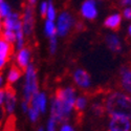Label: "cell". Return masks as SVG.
<instances>
[{"mask_svg": "<svg viewBox=\"0 0 131 131\" xmlns=\"http://www.w3.org/2000/svg\"><path fill=\"white\" fill-rule=\"evenodd\" d=\"M77 99V90L72 86L60 87L56 90L50 104V116L58 123H65L71 116Z\"/></svg>", "mask_w": 131, "mask_h": 131, "instance_id": "6da1fadb", "label": "cell"}, {"mask_svg": "<svg viewBox=\"0 0 131 131\" xmlns=\"http://www.w3.org/2000/svg\"><path fill=\"white\" fill-rule=\"evenodd\" d=\"M103 102L105 112L109 116H124L131 119V96L122 89L108 91Z\"/></svg>", "mask_w": 131, "mask_h": 131, "instance_id": "7a4b0ae2", "label": "cell"}, {"mask_svg": "<svg viewBox=\"0 0 131 131\" xmlns=\"http://www.w3.org/2000/svg\"><path fill=\"white\" fill-rule=\"evenodd\" d=\"M25 79L23 84V101L29 103L31 96L39 91L38 74L34 64H29L25 68Z\"/></svg>", "mask_w": 131, "mask_h": 131, "instance_id": "3957f363", "label": "cell"}, {"mask_svg": "<svg viewBox=\"0 0 131 131\" xmlns=\"http://www.w3.org/2000/svg\"><path fill=\"white\" fill-rule=\"evenodd\" d=\"M74 23L75 21L73 19V16L68 10L61 12L57 17V22H56L58 37H61V38L66 37L72 29V27L74 26Z\"/></svg>", "mask_w": 131, "mask_h": 131, "instance_id": "277c9868", "label": "cell"}, {"mask_svg": "<svg viewBox=\"0 0 131 131\" xmlns=\"http://www.w3.org/2000/svg\"><path fill=\"white\" fill-rule=\"evenodd\" d=\"M22 21V29L25 37H31L35 29V10L34 6L26 4L23 8V14L21 16Z\"/></svg>", "mask_w": 131, "mask_h": 131, "instance_id": "5b68a950", "label": "cell"}, {"mask_svg": "<svg viewBox=\"0 0 131 131\" xmlns=\"http://www.w3.org/2000/svg\"><path fill=\"white\" fill-rule=\"evenodd\" d=\"M80 15L83 19L92 21L99 15V1L97 0H84L80 7Z\"/></svg>", "mask_w": 131, "mask_h": 131, "instance_id": "8992f818", "label": "cell"}, {"mask_svg": "<svg viewBox=\"0 0 131 131\" xmlns=\"http://www.w3.org/2000/svg\"><path fill=\"white\" fill-rule=\"evenodd\" d=\"M72 81L78 88L87 90L91 87V77L89 72L84 68H77L72 72Z\"/></svg>", "mask_w": 131, "mask_h": 131, "instance_id": "52a82bcc", "label": "cell"}, {"mask_svg": "<svg viewBox=\"0 0 131 131\" xmlns=\"http://www.w3.org/2000/svg\"><path fill=\"white\" fill-rule=\"evenodd\" d=\"M107 131H131V119L124 116H110Z\"/></svg>", "mask_w": 131, "mask_h": 131, "instance_id": "ba28073f", "label": "cell"}, {"mask_svg": "<svg viewBox=\"0 0 131 131\" xmlns=\"http://www.w3.org/2000/svg\"><path fill=\"white\" fill-rule=\"evenodd\" d=\"M119 86L121 89L131 96V67L124 65L119 68Z\"/></svg>", "mask_w": 131, "mask_h": 131, "instance_id": "9c48e42d", "label": "cell"}, {"mask_svg": "<svg viewBox=\"0 0 131 131\" xmlns=\"http://www.w3.org/2000/svg\"><path fill=\"white\" fill-rule=\"evenodd\" d=\"M29 106L38 109L40 113H45L47 109V96L45 92L38 91L36 94L32 95L29 101Z\"/></svg>", "mask_w": 131, "mask_h": 131, "instance_id": "30bf717a", "label": "cell"}, {"mask_svg": "<svg viewBox=\"0 0 131 131\" xmlns=\"http://www.w3.org/2000/svg\"><path fill=\"white\" fill-rule=\"evenodd\" d=\"M19 28H22V21H21V16L18 13L12 12L3 19V29L16 31Z\"/></svg>", "mask_w": 131, "mask_h": 131, "instance_id": "8fae6325", "label": "cell"}, {"mask_svg": "<svg viewBox=\"0 0 131 131\" xmlns=\"http://www.w3.org/2000/svg\"><path fill=\"white\" fill-rule=\"evenodd\" d=\"M105 44L109 50L114 53L119 52L123 48V43L121 38L114 32H110V34H107L105 36Z\"/></svg>", "mask_w": 131, "mask_h": 131, "instance_id": "7c38bea8", "label": "cell"}, {"mask_svg": "<svg viewBox=\"0 0 131 131\" xmlns=\"http://www.w3.org/2000/svg\"><path fill=\"white\" fill-rule=\"evenodd\" d=\"M30 57L31 52L28 47L24 46L18 49V52L16 54V65L22 70H25V68L30 64Z\"/></svg>", "mask_w": 131, "mask_h": 131, "instance_id": "4fadbf2b", "label": "cell"}, {"mask_svg": "<svg viewBox=\"0 0 131 131\" xmlns=\"http://www.w3.org/2000/svg\"><path fill=\"white\" fill-rule=\"evenodd\" d=\"M16 104H17L16 92L12 88V86L9 85L5 88V100H4V104H3L5 111L8 114H12L16 109Z\"/></svg>", "mask_w": 131, "mask_h": 131, "instance_id": "5bb4252c", "label": "cell"}, {"mask_svg": "<svg viewBox=\"0 0 131 131\" xmlns=\"http://www.w3.org/2000/svg\"><path fill=\"white\" fill-rule=\"evenodd\" d=\"M123 21L122 14L119 13H113L105 18L104 20V26L110 30H116L119 28Z\"/></svg>", "mask_w": 131, "mask_h": 131, "instance_id": "9a60e30c", "label": "cell"}, {"mask_svg": "<svg viewBox=\"0 0 131 131\" xmlns=\"http://www.w3.org/2000/svg\"><path fill=\"white\" fill-rule=\"evenodd\" d=\"M21 75H22V69L18 67L17 65H13L7 72V78H6L7 84L13 85L21 78Z\"/></svg>", "mask_w": 131, "mask_h": 131, "instance_id": "2e32d148", "label": "cell"}, {"mask_svg": "<svg viewBox=\"0 0 131 131\" xmlns=\"http://www.w3.org/2000/svg\"><path fill=\"white\" fill-rule=\"evenodd\" d=\"M44 32L48 39L53 38V37H58L57 35V26H56V22L51 20H45L44 23Z\"/></svg>", "mask_w": 131, "mask_h": 131, "instance_id": "e0dca14e", "label": "cell"}, {"mask_svg": "<svg viewBox=\"0 0 131 131\" xmlns=\"http://www.w3.org/2000/svg\"><path fill=\"white\" fill-rule=\"evenodd\" d=\"M88 104H89V101H88V97H87V95L81 94V95L77 96V99H75L74 109L78 112H82V111H84L85 109L87 108Z\"/></svg>", "mask_w": 131, "mask_h": 131, "instance_id": "ac0fdd59", "label": "cell"}, {"mask_svg": "<svg viewBox=\"0 0 131 131\" xmlns=\"http://www.w3.org/2000/svg\"><path fill=\"white\" fill-rule=\"evenodd\" d=\"M91 111L92 113L97 116V117H101L104 115L105 112V107H104V102L103 100H96V101H93L91 103Z\"/></svg>", "mask_w": 131, "mask_h": 131, "instance_id": "d6986e66", "label": "cell"}, {"mask_svg": "<svg viewBox=\"0 0 131 131\" xmlns=\"http://www.w3.org/2000/svg\"><path fill=\"white\" fill-rule=\"evenodd\" d=\"M46 19L47 20H51V21H54L57 20V9L53 5V2L52 0H48V7H47V13H46Z\"/></svg>", "mask_w": 131, "mask_h": 131, "instance_id": "ffe728a7", "label": "cell"}, {"mask_svg": "<svg viewBox=\"0 0 131 131\" xmlns=\"http://www.w3.org/2000/svg\"><path fill=\"white\" fill-rule=\"evenodd\" d=\"M1 38H3L5 41H7L10 44H15L16 43V34L14 30H8V29H3L2 34L0 36Z\"/></svg>", "mask_w": 131, "mask_h": 131, "instance_id": "44dd1931", "label": "cell"}, {"mask_svg": "<svg viewBox=\"0 0 131 131\" xmlns=\"http://www.w3.org/2000/svg\"><path fill=\"white\" fill-rule=\"evenodd\" d=\"M12 12L13 10H12V8H10V5L7 2L2 1L1 3H0V17H1L2 19L7 17Z\"/></svg>", "mask_w": 131, "mask_h": 131, "instance_id": "7402d4cb", "label": "cell"}, {"mask_svg": "<svg viewBox=\"0 0 131 131\" xmlns=\"http://www.w3.org/2000/svg\"><path fill=\"white\" fill-rule=\"evenodd\" d=\"M26 113H27V115H28V118L30 119V122H32V123L37 122L38 118H39V116H40V114H41L38 109L31 107V106L28 107V110H27Z\"/></svg>", "mask_w": 131, "mask_h": 131, "instance_id": "603a6c76", "label": "cell"}, {"mask_svg": "<svg viewBox=\"0 0 131 131\" xmlns=\"http://www.w3.org/2000/svg\"><path fill=\"white\" fill-rule=\"evenodd\" d=\"M48 47H49V52L51 54H54L58 49V37H53L48 39Z\"/></svg>", "mask_w": 131, "mask_h": 131, "instance_id": "cb8c5ba5", "label": "cell"}, {"mask_svg": "<svg viewBox=\"0 0 131 131\" xmlns=\"http://www.w3.org/2000/svg\"><path fill=\"white\" fill-rule=\"evenodd\" d=\"M57 127H58V122L54 119L53 117L49 116L47 124H46V131H57Z\"/></svg>", "mask_w": 131, "mask_h": 131, "instance_id": "d4e9b609", "label": "cell"}, {"mask_svg": "<svg viewBox=\"0 0 131 131\" xmlns=\"http://www.w3.org/2000/svg\"><path fill=\"white\" fill-rule=\"evenodd\" d=\"M47 7H48V1H42L39 5V13L42 17H45L47 13Z\"/></svg>", "mask_w": 131, "mask_h": 131, "instance_id": "484cf974", "label": "cell"}, {"mask_svg": "<svg viewBox=\"0 0 131 131\" xmlns=\"http://www.w3.org/2000/svg\"><path fill=\"white\" fill-rule=\"evenodd\" d=\"M122 17L128 21H131V6H124L122 9Z\"/></svg>", "mask_w": 131, "mask_h": 131, "instance_id": "4316f807", "label": "cell"}, {"mask_svg": "<svg viewBox=\"0 0 131 131\" xmlns=\"http://www.w3.org/2000/svg\"><path fill=\"white\" fill-rule=\"evenodd\" d=\"M8 60H9V57L5 56L3 53H0V71H2V69L5 67Z\"/></svg>", "mask_w": 131, "mask_h": 131, "instance_id": "83f0119b", "label": "cell"}, {"mask_svg": "<svg viewBox=\"0 0 131 131\" xmlns=\"http://www.w3.org/2000/svg\"><path fill=\"white\" fill-rule=\"evenodd\" d=\"M59 131H75V129L68 123H63Z\"/></svg>", "mask_w": 131, "mask_h": 131, "instance_id": "f1b7e54d", "label": "cell"}, {"mask_svg": "<svg viewBox=\"0 0 131 131\" xmlns=\"http://www.w3.org/2000/svg\"><path fill=\"white\" fill-rule=\"evenodd\" d=\"M5 100V88H0V106H2L4 104Z\"/></svg>", "mask_w": 131, "mask_h": 131, "instance_id": "f546056e", "label": "cell"}, {"mask_svg": "<svg viewBox=\"0 0 131 131\" xmlns=\"http://www.w3.org/2000/svg\"><path fill=\"white\" fill-rule=\"evenodd\" d=\"M74 27L77 28V30H83L85 28L84 22H82V21H77V22L74 23Z\"/></svg>", "mask_w": 131, "mask_h": 131, "instance_id": "4dcf8cb0", "label": "cell"}, {"mask_svg": "<svg viewBox=\"0 0 131 131\" xmlns=\"http://www.w3.org/2000/svg\"><path fill=\"white\" fill-rule=\"evenodd\" d=\"M118 4L122 7L124 6H131V0H118Z\"/></svg>", "mask_w": 131, "mask_h": 131, "instance_id": "1f68e13d", "label": "cell"}, {"mask_svg": "<svg viewBox=\"0 0 131 131\" xmlns=\"http://www.w3.org/2000/svg\"><path fill=\"white\" fill-rule=\"evenodd\" d=\"M2 30H3V20L1 17H0V36L2 34Z\"/></svg>", "mask_w": 131, "mask_h": 131, "instance_id": "d6a6232c", "label": "cell"}, {"mask_svg": "<svg viewBox=\"0 0 131 131\" xmlns=\"http://www.w3.org/2000/svg\"><path fill=\"white\" fill-rule=\"evenodd\" d=\"M3 84H4V79L1 74H0V88H2L3 87Z\"/></svg>", "mask_w": 131, "mask_h": 131, "instance_id": "836d02e7", "label": "cell"}, {"mask_svg": "<svg viewBox=\"0 0 131 131\" xmlns=\"http://www.w3.org/2000/svg\"><path fill=\"white\" fill-rule=\"evenodd\" d=\"M37 1H38V0H27V3L28 4H30V5H32V6H34L36 3H37Z\"/></svg>", "mask_w": 131, "mask_h": 131, "instance_id": "e575fe53", "label": "cell"}, {"mask_svg": "<svg viewBox=\"0 0 131 131\" xmlns=\"http://www.w3.org/2000/svg\"><path fill=\"white\" fill-rule=\"evenodd\" d=\"M127 32H128V35H129V37L131 38V23L128 25V28H127Z\"/></svg>", "mask_w": 131, "mask_h": 131, "instance_id": "d590c367", "label": "cell"}, {"mask_svg": "<svg viewBox=\"0 0 131 131\" xmlns=\"http://www.w3.org/2000/svg\"><path fill=\"white\" fill-rule=\"evenodd\" d=\"M37 131H45V129L43 128V127H40V128H39V129H38Z\"/></svg>", "mask_w": 131, "mask_h": 131, "instance_id": "8d00e7d4", "label": "cell"}, {"mask_svg": "<svg viewBox=\"0 0 131 131\" xmlns=\"http://www.w3.org/2000/svg\"><path fill=\"white\" fill-rule=\"evenodd\" d=\"M2 1H4V0H0V3H1V2H2Z\"/></svg>", "mask_w": 131, "mask_h": 131, "instance_id": "74e56055", "label": "cell"}]
</instances>
